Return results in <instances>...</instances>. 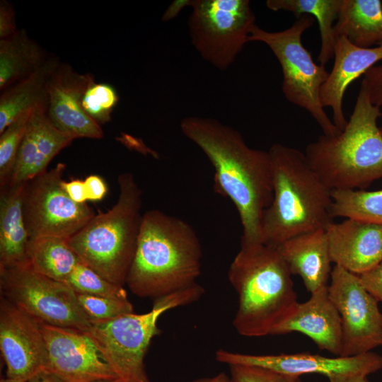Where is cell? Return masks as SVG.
Masks as SVG:
<instances>
[{
  "label": "cell",
  "instance_id": "21",
  "mask_svg": "<svg viewBox=\"0 0 382 382\" xmlns=\"http://www.w3.org/2000/svg\"><path fill=\"white\" fill-rule=\"evenodd\" d=\"M277 248L291 274L301 277L308 292L329 285L332 269L325 229L296 236Z\"/></svg>",
  "mask_w": 382,
  "mask_h": 382
},
{
  "label": "cell",
  "instance_id": "5",
  "mask_svg": "<svg viewBox=\"0 0 382 382\" xmlns=\"http://www.w3.org/2000/svg\"><path fill=\"white\" fill-rule=\"evenodd\" d=\"M381 116L361 83L344 129L332 137L323 134L307 145L309 166L330 190L364 189L382 178V134L377 125Z\"/></svg>",
  "mask_w": 382,
  "mask_h": 382
},
{
  "label": "cell",
  "instance_id": "4",
  "mask_svg": "<svg viewBox=\"0 0 382 382\" xmlns=\"http://www.w3.org/2000/svg\"><path fill=\"white\" fill-rule=\"evenodd\" d=\"M291 275L277 248L241 243L228 271L238 298L233 325L239 335H270L291 314L298 303Z\"/></svg>",
  "mask_w": 382,
  "mask_h": 382
},
{
  "label": "cell",
  "instance_id": "39",
  "mask_svg": "<svg viewBox=\"0 0 382 382\" xmlns=\"http://www.w3.org/2000/svg\"><path fill=\"white\" fill-rule=\"evenodd\" d=\"M192 0H176L170 4L162 16L163 21L174 18L187 6L191 5Z\"/></svg>",
  "mask_w": 382,
  "mask_h": 382
},
{
  "label": "cell",
  "instance_id": "7",
  "mask_svg": "<svg viewBox=\"0 0 382 382\" xmlns=\"http://www.w3.org/2000/svg\"><path fill=\"white\" fill-rule=\"evenodd\" d=\"M204 292V288L196 283L154 299L151 310L147 313L133 312L112 320L93 321L85 332L122 382H151L144 359L152 338L161 332L157 325L159 317L167 311L196 301Z\"/></svg>",
  "mask_w": 382,
  "mask_h": 382
},
{
  "label": "cell",
  "instance_id": "33",
  "mask_svg": "<svg viewBox=\"0 0 382 382\" xmlns=\"http://www.w3.org/2000/svg\"><path fill=\"white\" fill-rule=\"evenodd\" d=\"M231 382H301L300 376L250 365H229Z\"/></svg>",
  "mask_w": 382,
  "mask_h": 382
},
{
  "label": "cell",
  "instance_id": "19",
  "mask_svg": "<svg viewBox=\"0 0 382 382\" xmlns=\"http://www.w3.org/2000/svg\"><path fill=\"white\" fill-rule=\"evenodd\" d=\"M74 139L58 129L44 109L35 110L20 145L7 185L24 184L47 171L50 161Z\"/></svg>",
  "mask_w": 382,
  "mask_h": 382
},
{
  "label": "cell",
  "instance_id": "29",
  "mask_svg": "<svg viewBox=\"0 0 382 382\" xmlns=\"http://www.w3.org/2000/svg\"><path fill=\"white\" fill-rule=\"evenodd\" d=\"M34 110L20 115L0 133V187L6 186L10 181L20 145Z\"/></svg>",
  "mask_w": 382,
  "mask_h": 382
},
{
  "label": "cell",
  "instance_id": "24",
  "mask_svg": "<svg viewBox=\"0 0 382 382\" xmlns=\"http://www.w3.org/2000/svg\"><path fill=\"white\" fill-rule=\"evenodd\" d=\"M334 33L361 48L382 45L381 1L342 0Z\"/></svg>",
  "mask_w": 382,
  "mask_h": 382
},
{
  "label": "cell",
  "instance_id": "6",
  "mask_svg": "<svg viewBox=\"0 0 382 382\" xmlns=\"http://www.w3.org/2000/svg\"><path fill=\"white\" fill-rule=\"evenodd\" d=\"M120 193L108 211L95 216L67 240L80 260L122 286L134 255L142 215L141 190L131 173L117 178Z\"/></svg>",
  "mask_w": 382,
  "mask_h": 382
},
{
  "label": "cell",
  "instance_id": "35",
  "mask_svg": "<svg viewBox=\"0 0 382 382\" xmlns=\"http://www.w3.org/2000/svg\"><path fill=\"white\" fill-rule=\"evenodd\" d=\"M18 30L13 6L6 0H1L0 39L6 38L16 33Z\"/></svg>",
  "mask_w": 382,
  "mask_h": 382
},
{
  "label": "cell",
  "instance_id": "34",
  "mask_svg": "<svg viewBox=\"0 0 382 382\" xmlns=\"http://www.w3.org/2000/svg\"><path fill=\"white\" fill-rule=\"evenodd\" d=\"M361 83L365 86L371 103L382 107V65H374L364 74Z\"/></svg>",
  "mask_w": 382,
  "mask_h": 382
},
{
  "label": "cell",
  "instance_id": "45",
  "mask_svg": "<svg viewBox=\"0 0 382 382\" xmlns=\"http://www.w3.org/2000/svg\"><path fill=\"white\" fill-rule=\"evenodd\" d=\"M381 118H382V116H381ZM380 130H381V132L382 134V126L380 127Z\"/></svg>",
  "mask_w": 382,
  "mask_h": 382
},
{
  "label": "cell",
  "instance_id": "36",
  "mask_svg": "<svg viewBox=\"0 0 382 382\" xmlns=\"http://www.w3.org/2000/svg\"><path fill=\"white\" fill-rule=\"evenodd\" d=\"M359 277L366 290L382 303V261Z\"/></svg>",
  "mask_w": 382,
  "mask_h": 382
},
{
  "label": "cell",
  "instance_id": "32",
  "mask_svg": "<svg viewBox=\"0 0 382 382\" xmlns=\"http://www.w3.org/2000/svg\"><path fill=\"white\" fill-rule=\"evenodd\" d=\"M78 301L87 316L93 321H103L116 318L134 312L128 299H115L76 294Z\"/></svg>",
  "mask_w": 382,
  "mask_h": 382
},
{
  "label": "cell",
  "instance_id": "20",
  "mask_svg": "<svg viewBox=\"0 0 382 382\" xmlns=\"http://www.w3.org/2000/svg\"><path fill=\"white\" fill-rule=\"evenodd\" d=\"M334 59L333 67L321 86L320 98L323 108L332 109V122L342 131L347 123L342 108L346 90L354 80L382 60V45L361 48L345 37L339 36L335 40Z\"/></svg>",
  "mask_w": 382,
  "mask_h": 382
},
{
  "label": "cell",
  "instance_id": "9",
  "mask_svg": "<svg viewBox=\"0 0 382 382\" xmlns=\"http://www.w3.org/2000/svg\"><path fill=\"white\" fill-rule=\"evenodd\" d=\"M0 290L1 297L39 323L83 332L91 326L76 293L29 264L0 269Z\"/></svg>",
  "mask_w": 382,
  "mask_h": 382
},
{
  "label": "cell",
  "instance_id": "31",
  "mask_svg": "<svg viewBox=\"0 0 382 382\" xmlns=\"http://www.w3.org/2000/svg\"><path fill=\"white\" fill-rule=\"evenodd\" d=\"M115 89L107 83H93L86 91L82 105L84 111L97 123L111 120V114L118 102Z\"/></svg>",
  "mask_w": 382,
  "mask_h": 382
},
{
  "label": "cell",
  "instance_id": "12",
  "mask_svg": "<svg viewBox=\"0 0 382 382\" xmlns=\"http://www.w3.org/2000/svg\"><path fill=\"white\" fill-rule=\"evenodd\" d=\"M328 291L341 318L340 357L367 353L382 345V313L378 301L366 290L359 275L335 265Z\"/></svg>",
  "mask_w": 382,
  "mask_h": 382
},
{
  "label": "cell",
  "instance_id": "8",
  "mask_svg": "<svg viewBox=\"0 0 382 382\" xmlns=\"http://www.w3.org/2000/svg\"><path fill=\"white\" fill-rule=\"evenodd\" d=\"M313 23V16L303 14L292 25L281 31L270 32L255 25L248 40L261 42L270 47L282 68V89L286 100L306 110L323 134L332 137L341 131L325 112L320 98L321 86L329 72L325 66L314 62L311 53L301 41L302 34Z\"/></svg>",
  "mask_w": 382,
  "mask_h": 382
},
{
  "label": "cell",
  "instance_id": "1",
  "mask_svg": "<svg viewBox=\"0 0 382 382\" xmlns=\"http://www.w3.org/2000/svg\"><path fill=\"white\" fill-rule=\"evenodd\" d=\"M180 126L214 166V190L234 204L243 230L241 243H262V219L273 199L268 151L250 148L238 131L213 118L187 117Z\"/></svg>",
  "mask_w": 382,
  "mask_h": 382
},
{
  "label": "cell",
  "instance_id": "30",
  "mask_svg": "<svg viewBox=\"0 0 382 382\" xmlns=\"http://www.w3.org/2000/svg\"><path fill=\"white\" fill-rule=\"evenodd\" d=\"M66 284L76 294L128 299L127 292L122 286L108 282L81 261L69 275Z\"/></svg>",
  "mask_w": 382,
  "mask_h": 382
},
{
  "label": "cell",
  "instance_id": "25",
  "mask_svg": "<svg viewBox=\"0 0 382 382\" xmlns=\"http://www.w3.org/2000/svg\"><path fill=\"white\" fill-rule=\"evenodd\" d=\"M49 57L25 29L0 39L1 91L36 72Z\"/></svg>",
  "mask_w": 382,
  "mask_h": 382
},
{
  "label": "cell",
  "instance_id": "22",
  "mask_svg": "<svg viewBox=\"0 0 382 382\" xmlns=\"http://www.w3.org/2000/svg\"><path fill=\"white\" fill-rule=\"evenodd\" d=\"M25 184L0 187V269L29 264L30 237L23 209Z\"/></svg>",
  "mask_w": 382,
  "mask_h": 382
},
{
  "label": "cell",
  "instance_id": "17",
  "mask_svg": "<svg viewBox=\"0 0 382 382\" xmlns=\"http://www.w3.org/2000/svg\"><path fill=\"white\" fill-rule=\"evenodd\" d=\"M332 262L362 274L382 261V224L345 219L326 228Z\"/></svg>",
  "mask_w": 382,
  "mask_h": 382
},
{
  "label": "cell",
  "instance_id": "15",
  "mask_svg": "<svg viewBox=\"0 0 382 382\" xmlns=\"http://www.w3.org/2000/svg\"><path fill=\"white\" fill-rule=\"evenodd\" d=\"M215 357L228 366H257L296 376L308 374L328 378L335 375L367 376L382 368V357L371 352L348 357H326L308 353L253 355L220 349L216 352Z\"/></svg>",
  "mask_w": 382,
  "mask_h": 382
},
{
  "label": "cell",
  "instance_id": "10",
  "mask_svg": "<svg viewBox=\"0 0 382 382\" xmlns=\"http://www.w3.org/2000/svg\"><path fill=\"white\" fill-rule=\"evenodd\" d=\"M191 42L201 57L224 71L248 42L255 16L248 0H192Z\"/></svg>",
  "mask_w": 382,
  "mask_h": 382
},
{
  "label": "cell",
  "instance_id": "16",
  "mask_svg": "<svg viewBox=\"0 0 382 382\" xmlns=\"http://www.w3.org/2000/svg\"><path fill=\"white\" fill-rule=\"evenodd\" d=\"M94 82L91 74L79 73L70 64L59 63L50 81L47 109L48 117L58 129L76 139L103 137L100 125L82 105L86 91Z\"/></svg>",
  "mask_w": 382,
  "mask_h": 382
},
{
  "label": "cell",
  "instance_id": "13",
  "mask_svg": "<svg viewBox=\"0 0 382 382\" xmlns=\"http://www.w3.org/2000/svg\"><path fill=\"white\" fill-rule=\"evenodd\" d=\"M47 352V374L62 382L118 378L85 332L40 323Z\"/></svg>",
  "mask_w": 382,
  "mask_h": 382
},
{
  "label": "cell",
  "instance_id": "11",
  "mask_svg": "<svg viewBox=\"0 0 382 382\" xmlns=\"http://www.w3.org/2000/svg\"><path fill=\"white\" fill-rule=\"evenodd\" d=\"M66 165L54 168L25 184L23 216L30 240L42 237L68 240L94 216L86 203L71 199L63 187Z\"/></svg>",
  "mask_w": 382,
  "mask_h": 382
},
{
  "label": "cell",
  "instance_id": "18",
  "mask_svg": "<svg viewBox=\"0 0 382 382\" xmlns=\"http://www.w3.org/2000/svg\"><path fill=\"white\" fill-rule=\"evenodd\" d=\"M294 332L308 336L319 349L341 356V318L329 296L328 286L311 293L306 302L298 303L291 314L272 330L270 335Z\"/></svg>",
  "mask_w": 382,
  "mask_h": 382
},
{
  "label": "cell",
  "instance_id": "14",
  "mask_svg": "<svg viewBox=\"0 0 382 382\" xmlns=\"http://www.w3.org/2000/svg\"><path fill=\"white\" fill-rule=\"evenodd\" d=\"M0 349L8 378L28 382L47 373V352L40 323L1 296Z\"/></svg>",
  "mask_w": 382,
  "mask_h": 382
},
{
  "label": "cell",
  "instance_id": "37",
  "mask_svg": "<svg viewBox=\"0 0 382 382\" xmlns=\"http://www.w3.org/2000/svg\"><path fill=\"white\" fill-rule=\"evenodd\" d=\"M83 181L87 200L100 201L105 196L108 190L107 185L101 177L91 175Z\"/></svg>",
  "mask_w": 382,
  "mask_h": 382
},
{
  "label": "cell",
  "instance_id": "38",
  "mask_svg": "<svg viewBox=\"0 0 382 382\" xmlns=\"http://www.w3.org/2000/svg\"><path fill=\"white\" fill-rule=\"evenodd\" d=\"M63 187L72 201L78 204L86 203V193L84 181L73 179L69 182L64 181Z\"/></svg>",
  "mask_w": 382,
  "mask_h": 382
},
{
  "label": "cell",
  "instance_id": "40",
  "mask_svg": "<svg viewBox=\"0 0 382 382\" xmlns=\"http://www.w3.org/2000/svg\"><path fill=\"white\" fill-rule=\"evenodd\" d=\"M328 378L330 382H369L367 376L361 375H335Z\"/></svg>",
  "mask_w": 382,
  "mask_h": 382
},
{
  "label": "cell",
  "instance_id": "23",
  "mask_svg": "<svg viewBox=\"0 0 382 382\" xmlns=\"http://www.w3.org/2000/svg\"><path fill=\"white\" fill-rule=\"evenodd\" d=\"M60 62L56 56L50 55L36 72L1 91L0 133L27 112L47 110L50 81Z\"/></svg>",
  "mask_w": 382,
  "mask_h": 382
},
{
  "label": "cell",
  "instance_id": "3",
  "mask_svg": "<svg viewBox=\"0 0 382 382\" xmlns=\"http://www.w3.org/2000/svg\"><path fill=\"white\" fill-rule=\"evenodd\" d=\"M268 152L273 199L263 214L262 243L277 248L296 236L325 229L332 219L331 190L305 154L282 144H273Z\"/></svg>",
  "mask_w": 382,
  "mask_h": 382
},
{
  "label": "cell",
  "instance_id": "26",
  "mask_svg": "<svg viewBox=\"0 0 382 382\" xmlns=\"http://www.w3.org/2000/svg\"><path fill=\"white\" fill-rule=\"evenodd\" d=\"M342 0H267V7L274 11H286L296 18L303 14L314 16L320 34V49L318 61L325 66L335 53L334 22L337 21Z\"/></svg>",
  "mask_w": 382,
  "mask_h": 382
},
{
  "label": "cell",
  "instance_id": "2",
  "mask_svg": "<svg viewBox=\"0 0 382 382\" xmlns=\"http://www.w3.org/2000/svg\"><path fill=\"white\" fill-rule=\"evenodd\" d=\"M202 257L199 239L190 224L158 209L147 211L126 284L140 297L169 295L197 283Z\"/></svg>",
  "mask_w": 382,
  "mask_h": 382
},
{
  "label": "cell",
  "instance_id": "44",
  "mask_svg": "<svg viewBox=\"0 0 382 382\" xmlns=\"http://www.w3.org/2000/svg\"><path fill=\"white\" fill-rule=\"evenodd\" d=\"M97 382H122L120 379H113V380H108V381H97Z\"/></svg>",
  "mask_w": 382,
  "mask_h": 382
},
{
  "label": "cell",
  "instance_id": "41",
  "mask_svg": "<svg viewBox=\"0 0 382 382\" xmlns=\"http://www.w3.org/2000/svg\"><path fill=\"white\" fill-rule=\"evenodd\" d=\"M192 382H231V380L226 374L220 373L212 377L199 378Z\"/></svg>",
  "mask_w": 382,
  "mask_h": 382
},
{
  "label": "cell",
  "instance_id": "27",
  "mask_svg": "<svg viewBox=\"0 0 382 382\" xmlns=\"http://www.w3.org/2000/svg\"><path fill=\"white\" fill-rule=\"evenodd\" d=\"M28 255L29 265L35 272L64 283L81 262L67 240L59 238L30 240Z\"/></svg>",
  "mask_w": 382,
  "mask_h": 382
},
{
  "label": "cell",
  "instance_id": "42",
  "mask_svg": "<svg viewBox=\"0 0 382 382\" xmlns=\"http://www.w3.org/2000/svg\"><path fill=\"white\" fill-rule=\"evenodd\" d=\"M28 382H62L60 380L50 374H42Z\"/></svg>",
  "mask_w": 382,
  "mask_h": 382
},
{
  "label": "cell",
  "instance_id": "43",
  "mask_svg": "<svg viewBox=\"0 0 382 382\" xmlns=\"http://www.w3.org/2000/svg\"><path fill=\"white\" fill-rule=\"evenodd\" d=\"M0 382H26L23 380L16 379V378H11L6 377V378H1Z\"/></svg>",
  "mask_w": 382,
  "mask_h": 382
},
{
  "label": "cell",
  "instance_id": "28",
  "mask_svg": "<svg viewBox=\"0 0 382 382\" xmlns=\"http://www.w3.org/2000/svg\"><path fill=\"white\" fill-rule=\"evenodd\" d=\"M331 216L382 224V190H331Z\"/></svg>",
  "mask_w": 382,
  "mask_h": 382
}]
</instances>
